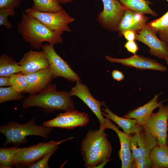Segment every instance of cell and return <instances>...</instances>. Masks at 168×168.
I'll use <instances>...</instances> for the list:
<instances>
[{
  "instance_id": "obj_1",
  "label": "cell",
  "mask_w": 168,
  "mask_h": 168,
  "mask_svg": "<svg viewBox=\"0 0 168 168\" xmlns=\"http://www.w3.org/2000/svg\"><path fill=\"white\" fill-rule=\"evenodd\" d=\"M21 17L18 26V32L34 48H42L44 42L54 45L62 42V33L51 30L25 12H22Z\"/></svg>"
},
{
  "instance_id": "obj_2",
  "label": "cell",
  "mask_w": 168,
  "mask_h": 168,
  "mask_svg": "<svg viewBox=\"0 0 168 168\" xmlns=\"http://www.w3.org/2000/svg\"><path fill=\"white\" fill-rule=\"evenodd\" d=\"M69 92L57 91L55 85H49L39 93L30 94L24 99L22 107L38 106L46 111L72 110L75 107Z\"/></svg>"
},
{
  "instance_id": "obj_3",
  "label": "cell",
  "mask_w": 168,
  "mask_h": 168,
  "mask_svg": "<svg viewBox=\"0 0 168 168\" xmlns=\"http://www.w3.org/2000/svg\"><path fill=\"white\" fill-rule=\"evenodd\" d=\"M53 128L37 124L35 119L29 122L21 124L16 122H10L0 126V132L6 138L5 144L9 143L19 144L26 141V137L35 135L47 138L51 134Z\"/></svg>"
},
{
  "instance_id": "obj_4",
  "label": "cell",
  "mask_w": 168,
  "mask_h": 168,
  "mask_svg": "<svg viewBox=\"0 0 168 168\" xmlns=\"http://www.w3.org/2000/svg\"><path fill=\"white\" fill-rule=\"evenodd\" d=\"M25 12L36 19L51 30L61 33L71 31L69 24L74 21L63 9L57 12H42L32 8L26 9Z\"/></svg>"
},
{
  "instance_id": "obj_5",
  "label": "cell",
  "mask_w": 168,
  "mask_h": 168,
  "mask_svg": "<svg viewBox=\"0 0 168 168\" xmlns=\"http://www.w3.org/2000/svg\"><path fill=\"white\" fill-rule=\"evenodd\" d=\"M73 138L70 137L59 141L52 140L40 142L21 148L16 155L15 165L27 166L40 159L60 144Z\"/></svg>"
},
{
  "instance_id": "obj_6",
  "label": "cell",
  "mask_w": 168,
  "mask_h": 168,
  "mask_svg": "<svg viewBox=\"0 0 168 168\" xmlns=\"http://www.w3.org/2000/svg\"><path fill=\"white\" fill-rule=\"evenodd\" d=\"M159 108L157 112L152 113L142 127L156 138L159 145L165 146L167 138L168 105L165 106L162 103Z\"/></svg>"
},
{
  "instance_id": "obj_7",
  "label": "cell",
  "mask_w": 168,
  "mask_h": 168,
  "mask_svg": "<svg viewBox=\"0 0 168 168\" xmlns=\"http://www.w3.org/2000/svg\"><path fill=\"white\" fill-rule=\"evenodd\" d=\"M104 8L98 15L97 21L104 28L117 31L120 22L127 8L119 0H101Z\"/></svg>"
},
{
  "instance_id": "obj_8",
  "label": "cell",
  "mask_w": 168,
  "mask_h": 168,
  "mask_svg": "<svg viewBox=\"0 0 168 168\" xmlns=\"http://www.w3.org/2000/svg\"><path fill=\"white\" fill-rule=\"evenodd\" d=\"M42 48L47 58L54 77H62L70 81H81L79 76L56 52L53 45L45 44Z\"/></svg>"
},
{
  "instance_id": "obj_9",
  "label": "cell",
  "mask_w": 168,
  "mask_h": 168,
  "mask_svg": "<svg viewBox=\"0 0 168 168\" xmlns=\"http://www.w3.org/2000/svg\"><path fill=\"white\" fill-rule=\"evenodd\" d=\"M89 121L87 113L74 109L58 114L54 118L43 122V125L48 127L72 130L77 127L85 126Z\"/></svg>"
},
{
  "instance_id": "obj_10",
  "label": "cell",
  "mask_w": 168,
  "mask_h": 168,
  "mask_svg": "<svg viewBox=\"0 0 168 168\" xmlns=\"http://www.w3.org/2000/svg\"><path fill=\"white\" fill-rule=\"evenodd\" d=\"M156 33L146 24L137 32L135 40L148 47L150 49L149 52L151 55L165 59L168 55V45L159 39Z\"/></svg>"
},
{
  "instance_id": "obj_11",
  "label": "cell",
  "mask_w": 168,
  "mask_h": 168,
  "mask_svg": "<svg viewBox=\"0 0 168 168\" xmlns=\"http://www.w3.org/2000/svg\"><path fill=\"white\" fill-rule=\"evenodd\" d=\"M99 128L105 130L110 129L114 131L119 139L120 148L118 152L121 162L122 168H132L134 159L130 148V142L132 134H128L120 130L110 119L105 118L104 124Z\"/></svg>"
},
{
  "instance_id": "obj_12",
  "label": "cell",
  "mask_w": 168,
  "mask_h": 168,
  "mask_svg": "<svg viewBox=\"0 0 168 168\" xmlns=\"http://www.w3.org/2000/svg\"><path fill=\"white\" fill-rule=\"evenodd\" d=\"M159 145L156 138L143 128L132 135L130 148L134 160L143 156H149L152 150Z\"/></svg>"
},
{
  "instance_id": "obj_13",
  "label": "cell",
  "mask_w": 168,
  "mask_h": 168,
  "mask_svg": "<svg viewBox=\"0 0 168 168\" xmlns=\"http://www.w3.org/2000/svg\"><path fill=\"white\" fill-rule=\"evenodd\" d=\"M105 58L111 63H119L140 70H152L161 72L166 70V67L155 60L138 54L129 58H118L106 56Z\"/></svg>"
},
{
  "instance_id": "obj_14",
  "label": "cell",
  "mask_w": 168,
  "mask_h": 168,
  "mask_svg": "<svg viewBox=\"0 0 168 168\" xmlns=\"http://www.w3.org/2000/svg\"><path fill=\"white\" fill-rule=\"evenodd\" d=\"M69 93L71 96H75L78 97L87 105L98 119L100 126L104 124L105 118L102 114L101 108L103 105V102L95 99L85 84L81 83V81H76L75 86L72 88Z\"/></svg>"
},
{
  "instance_id": "obj_15",
  "label": "cell",
  "mask_w": 168,
  "mask_h": 168,
  "mask_svg": "<svg viewBox=\"0 0 168 168\" xmlns=\"http://www.w3.org/2000/svg\"><path fill=\"white\" fill-rule=\"evenodd\" d=\"M21 72L24 74L34 72L49 67L46 56L43 51L30 50L18 62Z\"/></svg>"
},
{
  "instance_id": "obj_16",
  "label": "cell",
  "mask_w": 168,
  "mask_h": 168,
  "mask_svg": "<svg viewBox=\"0 0 168 168\" xmlns=\"http://www.w3.org/2000/svg\"><path fill=\"white\" fill-rule=\"evenodd\" d=\"M26 75L28 82V87L26 93L30 94L41 91L48 86L54 78L49 67Z\"/></svg>"
},
{
  "instance_id": "obj_17",
  "label": "cell",
  "mask_w": 168,
  "mask_h": 168,
  "mask_svg": "<svg viewBox=\"0 0 168 168\" xmlns=\"http://www.w3.org/2000/svg\"><path fill=\"white\" fill-rule=\"evenodd\" d=\"M107 136L105 130L100 128L88 131L81 144V153L83 160L107 141Z\"/></svg>"
},
{
  "instance_id": "obj_18",
  "label": "cell",
  "mask_w": 168,
  "mask_h": 168,
  "mask_svg": "<svg viewBox=\"0 0 168 168\" xmlns=\"http://www.w3.org/2000/svg\"><path fill=\"white\" fill-rule=\"evenodd\" d=\"M162 94L163 92H161L155 95L147 103L130 111L127 114L124 115L123 117L134 119L142 126L155 109L159 108L163 102L168 101L167 99L158 102V99L159 96Z\"/></svg>"
},
{
  "instance_id": "obj_19",
  "label": "cell",
  "mask_w": 168,
  "mask_h": 168,
  "mask_svg": "<svg viewBox=\"0 0 168 168\" xmlns=\"http://www.w3.org/2000/svg\"><path fill=\"white\" fill-rule=\"evenodd\" d=\"M112 147L108 140L103 144L89 154L83 160L85 166L87 168H95L104 166L111 160L110 159Z\"/></svg>"
},
{
  "instance_id": "obj_20",
  "label": "cell",
  "mask_w": 168,
  "mask_h": 168,
  "mask_svg": "<svg viewBox=\"0 0 168 168\" xmlns=\"http://www.w3.org/2000/svg\"><path fill=\"white\" fill-rule=\"evenodd\" d=\"M102 102L105 107L104 109H102L103 111L102 112L103 116L117 124L124 133L129 135H133L143 128L136 119L118 116L110 110L104 102Z\"/></svg>"
},
{
  "instance_id": "obj_21",
  "label": "cell",
  "mask_w": 168,
  "mask_h": 168,
  "mask_svg": "<svg viewBox=\"0 0 168 168\" xmlns=\"http://www.w3.org/2000/svg\"><path fill=\"white\" fill-rule=\"evenodd\" d=\"M152 168H168V147L159 145L154 148L149 155Z\"/></svg>"
},
{
  "instance_id": "obj_22",
  "label": "cell",
  "mask_w": 168,
  "mask_h": 168,
  "mask_svg": "<svg viewBox=\"0 0 168 168\" xmlns=\"http://www.w3.org/2000/svg\"><path fill=\"white\" fill-rule=\"evenodd\" d=\"M127 9L133 12L157 16L158 14L150 7L152 2L148 0H119Z\"/></svg>"
},
{
  "instance_id": "obj_23",
  "label": "cell",
  "mask_w": 168,
  "mask_h": 168,
  "mask_svg": "<svg viewBox=\"0 0 168 168\" xmlns=\"http://www.w3.org/2000/svg\"><path fill=\"white\" fill-rule=\"evenodd\" d=\"M21 72L18 63L6 54H2L0 57V76H10Z\"/></svg>"
},
{
  "instance_id": "obj_24",
  "label": "cell",
  "mask_w": 168,
  "mask_h": 168,
  "mask_svg": "<svg viewBox=\"0 0 168 168\" xmlns=\"http://www.w3.org/2000/svg\"><path fill=\"white\" fill-rule=\"evenodd\" d=\"M133 12L127 9L119 23L117 31L119 36H122L123 33L127 30L137 32L142 29L135 21L133 17Z\"/></svg>"
},
{
  "instance_id": "obj_25",
  "label": "cell",
  "mask_w": 168,
  "mask_h": 168,
  "mask_svg": "<svg viewBox=\"0 0 168 168\" xmlns=\"http://www.w3.org/2000/svg\"><path fill=\"white\" fill-rule=\"evenodd\" d=\"M21 149V148L16 147L1 148L0 168H11L15 165L16 155Z\"/></svg>"
},
{
  "instance_id": "obj_26",
  "label": "cell",
  "mask_w": 168,
  "mask_h": 168,
  "mask_svg": "<svg viewBox=\"0 0 168 168\" xmlns=\"http://www.w3.org/2000/svg\"><path fill=\"white\" fill-rule=\"evenodd\" d=\"M32 8L42 12H57L63 8L58 0H32Z\"/></svg>"
},
{
  "instance_id": "obj_27",
  "label": "cell",
  "mask_w": 168,
  "mask_h": 168,
  "mask_svg": "<svg viewBox=\"0 0 168 168\" xmlns=\"http://www.w3.org/2000/svg\"><path fill=\"white\" fill-rule=\"evenodd\" d=\"M11 86L20 93L26 92L28 82L26 74L21 72L15 73L10 76Z\"/></svg>"
},
{
  "instance_id": "obj_28",
  "label": "cell",
  "mask_w": 168,
  "mask_h": 168,
  "mask_svg": "<svg viewBox=\"0 0 168 168\" xmlns=\"http://www.w3.org/2000/svg\"><path fill=\"white\" fill-rule=\"evenodd\" d=\"M23 97L21 93L17 92L11 86L0 88V104L10 100H20Z\"/></svg>"
},
{
  "instance_id": "obj_29",
  "label": "cell",
  "mask_w": 168,
  "mask_h": 168,
  "mask_svg": "<svg viewBox=\"0 0 168 168\" xmlns=\"http://www.w3.org/2000/svg\"><path fill=\"white\" fill-rule=\"evenodd\" d=\"M156 33L162 31L168 27V11L160 18L147 24Z\"/></svg>"
},
{
  "instance_id": "obj_30",
  "label": "cell",
  "mask_w": 168,
  "mask_h": 168,
  "mask_svg": "<svg viewBox=\"0 0 168 168\" xmlns=\"http://www.w3.org/2000/svg\"><path fill=\"white\" fill-rule=\"evenodd\" d=\"M15 14L14 9H0V26H4L8 29H11L12 25L8 20V16H14Z\"/></svg>"
},
{
  "instance_id": "obj_31",
  "label": "cell",
  "mask_w": 168,
  "mask_h": 168,
  "mask_svg": "<svg viewBox=\"0 0 168 168\" xmlns=\"http://www.w3.org/2000/svg\"><path fill=\"white\" fill-rule=\"evenodd\" d=\"M57 147L52 151L46 154L38 161L27 166L29 168H48V163L50 156L53 154L58 148Z\"/></svg>"
},
{
  "instance_id": "obj_32",
  "label": "cell",
  "mask_w": 168,
  "mask_h": 168,
  "mask_svg": "<svg viewBox=\"0 0 168 168\" xmlns=\"http://www.w3.org/2000/svg\"><path fill=\"white\" fill-rule=\"evenodd\" d=\"M152 168V163L150 156H143L134 160L132 168Z\"/></svg>"
},
{
  "instance_id": "obj_33",
  "label": "cell",
  "mask_w": 168,
  "mask_h": 168,
  "mask_svg": "<svg viewBox=\"0 0 168 168\" xmlns=\"http://www.w3.org/2000/svg\"><path fill=\"white\" fill-rule=\"evenodd\" d=\"M133 17L135 22L142 29L146 25L149 20L144 14L137 12H133Z\"/></svg>"
},
{
  "instance_id": "obj_34",
  "label": "cell",
  "mask_w": 168,
  "mask_h": 168,
  "mask_svg": "<svg viewBox=\"0 0 168 168\" xmlns=\"http://www.w3.org/2000/svg\"><path fill=\"white\" fill-rule=\"evenodd\" d=\"M21 0H0V9H15L20 3Z\"/></svg>"
},
{
  "instance_id": "obj_35",
  "label": "cell",
  "mask_w": 168,
  "mask_h": 168,
  "mask_svg": "<svg viewBox=\"0 0 168 168\" xmlns=\"http://www.w3.org/2000/svg\"><path fill=\"white\" fill-rule=\"evenodd\" d=\"M124 47L128 51L134 55L136 54L139 49V47L135 40L127 41L124 45Z\"/></svg>"
},
{
  "instance_id": "obj_36",
  "label": "cell",
  "mask_w": 168,
  "mask_h": 168,
  "mask_svg": "<svg viewBox=\"0 0 168 168\" xmlns=\"http://www.w3.org/2000/svg\"><path fill=\"white\" fill-rule=\"evenodd\" d=\"M137 32L132 30H127L124 32L122 34L128 41H133L136 40Z\"/></svg>"
},
{
  "instance_id": "obj_37",
  "label": "cell",
  "mask_w": 168,
  "mask_h": 168,
  "mask_svg": "<svg viewBox=\"0 0 168 168\" xmlns=\"http://www.w3.org/2000/svg\"><path fill=\"white\" fill-rule=\"evenodd\" d=\"M111 75L113 78L118 81H121L124 78L123 73L117 70H113Z\"/></svg>"
},
{
  "instance_id": "obj_38",
  "label": "cell",
  "mask_w": 168,
  "mask_h": 168,
  "mask_svg": "<svg viewBox=\"0 0 168 168\" xmlns=\"http://www.w3.org/2000/svg\"><path fill=\"white\" fill-rule=\"evenodd\" d=\"M10 76H0V86H11Z\"/></svg>"
},
{
  "instance_id": "obj_39",
  "label": "cell",
  "mask_w": 168,
  "mask_h": 168,
  "mask_svg": "<svg viewBox=\"0 0 168 168\" xmlns=\"http://www.w3.org/2000/svg\"><path fill=\"white\" fill-rule=\"evenodd\" d=\"M158 33L161 40L168 45V27Z\"/></svg>"
},
{
  "instance_id": "obj_40",
  "label": "cell",
  "mask_w": 168,
  "mask_h": 168,
  "mask_svg": "<svg viewBox=\"0 0 168 168\" xmlns=\"http://www.w3.org/2000/svg\"><path fill=\"white\" fill-rule=\"evenodd\" d=\"M60 3L66 4L71 2L75 0H58Z\"/></svg>"
},
{
  "instance_id": "obj_41",
  "label": "cell",
  "mask_w": 168,
  "mask_h": 168,
  "mask_svg": "<svg viewBox=\"0 0 168 168\" xmlns=\"http://www.w3.org/2000/svg\"><path fill=\"white\" fill-rule=\"evenodd\" d=\"M166 144L167 145H168V125H167V138L166 140Z\"/></svg>"
},
{
  "instance_id": "obj_42",
  "label": "cell",
  "mask_w": 168,
  "mask_h": 168,
  "mask_svg": "<svg viewBox=\"0 0 168 168\" xmlns=\"http://www.w3.org/2000/svg\"><path fill=\"white\" fill-rule=\"evenodd\" d=\"M165 59V60L166 63H167V65H168V55Z\"/></svg>"
},
{
  "instance_id": "obj_43",
  "label": "cell",
  "mask_w": 168,
  "mask_h": 168,
  "mask_svg": "<svg viewBox=\"0 0 168 168\" xmlns=\"http://www.w3.org/2000/svg\"><path fill=\"white\" fill-rule=\"evenodd\" d=\"M167 2H168V0H166Z\"/></svg>"
},
{
  "instance_id": "obj_44",
  "label": "cell",
  "mask_w": 168,
  "mask_h": 168,
  "mask_svg": "<svg viewBox=\"0 0 168 168\" xmlns=\"http://www.w3.org/2000/svg\"><path fill=\"white\" fill-rule=\"evenodd\" d=\"M167 147H168V145H167Z\"/></svg>"
}]
</instances>
